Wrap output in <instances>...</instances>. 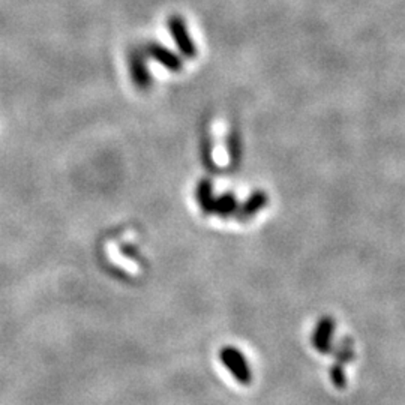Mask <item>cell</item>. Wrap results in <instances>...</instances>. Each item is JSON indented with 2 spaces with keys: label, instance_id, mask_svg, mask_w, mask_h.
Segmentation results:
<instances>
[{
  "label": "cell",
  "instance_id": "obj_1",
  "mask_svg": "<svg viewBox=\"0 0 405 405\" xmlns=\"http://www.w3.org/2000/svg\"><path fill=\"white\" fill-rule=\"evenodd\" d=\"M221 360L239 383L242 384L251 383L252 373H251L250 363H248L243 354L237 349H233V347H226L224 350H221Z\"/></svg>",
  "mask_w": 405,
  "mask_h": 405
},
{
  "label": "cell",
  "instance_id": "obj_2",
  "mask_svg": "<svg viewBox=\"0 0 405 405\" xmlns=\"http://www.w3.org/2000/svg\"><path fill=\"white\" fill-rule=\"evenodd\" d=\"M168 29L173 39H175V43L179 48V52L184 54L188 59H193L197 54V48L194 41L189 35L188 32V26L185 20L182 19L180 15H171L170 20H168Z\"/></svg>",
  "mask_w": 405,
  "mask_h": 405
},
{
  "label": "cell",
  "instance_id": "obj_3",
  "mask_svg": "<svg viewBox=\"0 0 405 405\" xmlns=\"http://www.w3.org/2000/svg\"><path fill=\"white\" fill-rule=\"evenodd\" d=\"M335 335V321L332 317L321 318L312 333V345L320 353L332 351V341Z\"/></svg>",
  "mask_w": 405,
  "mask_h": 405
},
{
  "label": "cell",
  "instance_id": "obj_4",
  "mask_svg": "<svg viewBox=\"0 0 405 405\" xmlns=\"http://www.w3.org/2000/svg\"><path fill=\"white\" fill-rule=\"evenodd\" d=\"M144 53L149 57H152L153 61L161 63L164 68H167L168 71L179 72V71H182V68H184V62H182L180 57L176 53H173L171 50H168L167 47H164L161 44L151 43L146 47Z\"/></svg>",
  "mask_w": 405,
  "mask_h": 405
},
{
  "label": "cell",
  "instance_id": "obj_5",
  "mask_svg": "<svg viewBox=\"0 0 405 405\" xmlns=\"http://www.w3.org/2000/svg\"><path fill=\"white\" fill-rule=\"evenodd\" d=\"M146 57L147 54L144 52H132L129 57L132 80H134L137 87L143 90L152 86V76H151V71H149L147 68Z\"/></svg>",
  "mask_w": 405,
  "mask_h": 405
},
{
  "label": "cell",
  "instance_id": "obj_6",
  "mask_svg": "<svg viewBox=\"0 0 405 405\" xmlns=\"http://www.w3.org/2000/svg\"><path fill=\"white\" fill-rule=\"evenodd\" d=\"M266 204H267L266 193L255 191L246 198V201L241 206V208H237V212H236L237 218L241 221L251 219L254 215H257Z\"/></svg>",
  "mask_w": 405,
  "mask_h": 405
},
{
  "label": "cell",
  "instance_id": "obj_7",
  "mask_svg": "<svg viewBox=\"0 0 405 405\" xmlns=\"http://www.w3.org/2000/svg\"><path fill=\"white\" fill-rule=\"evenodd\" d=\"M237 208L239 206L236 195L233 193H227L218 198H215L213 213H217L221 218H228L237 212Z\"/></svg>",
  "mask_w": 405,
  "mask_h": 405
},
{
  "label": "cell",
  "instance_id": "obj_8",
  "mask_svg": "<svg viewBox=\"0 0 405 405\" xmlns=\"http://www.w3.org/2000/svg\"><path fill=\"white\" fill-rule=\"evenodd\" d=\"M197 201L200 203L204 213H213L215 197H213V186H212L210 180L203 179V180L198 182V185H197Z\"/></svg>",
  "mask_w": 405,
  "mask_h": 405
},
{
  "label": "cell",
  "instance_id": "obj_9",
  "mask_svg": "<svg viewBox=\"0 0 405 405\" xmlns=\"http://www.w3.org/2000/svg\"><path fill=\"white\" fill-rule=\"evenodd\" d=\"M228 156L231 164L237 167L239 162L242 160V140L236 128L231 129L228 134Z\"/></svg>",
  "mask_w": 405,
  "mask_h": 405
},
{
  "label": "cell",
  "instance_id": "obj_10",
  "mask_svg": "<svg viewBox=\"0 0 405 405\" xmlns=\"http://www.w3.org/2000/svg\"><path fill=\"white\" fill-rule=\"evenodd\" d=\"M353 356H354L353 342H351V340L347 338V340H344V342H341V345L338 347L335 358H336L338 363H341V365L345 366V363L350 362L353 359Z\"/></svg>",
  "mask_w": 405,
  "mask_h": 405
},
{
  "label": "cell",
  "instance_id": "obj_11",
  "mask_svg": "<svg viewBox=\"0 0 405 405\" xmlns=\"http://www.w3.org/2000/svg\"><path fill=\"white\" fill-rule=\"evenodd\" d=\"M329 375H330V380H332L333 386L338 387V389H342V387H345V384H347V377H345L344 365H341V363L336 362L335 365L332 368H330Z\"/></svg>",
  "mask_w": 405,
  "mask_h": 405
},
{
  "label": "cell",
  "instance_id": "obj_12",
  "mask_svg": "<svg viewBox=\"0 0 405 405\" xmlns=\"http://www.w3.org/2000/svg\"><path fill=\"white\" fill-rule=\"evenodd\" d=\"M201 158L203 162L208 168H213V160H212V144L209 142V138L206 137L201 143Z\"/></svg>",
  "mask_w": 405,
  "mask_h": 405
}]
</instances>
